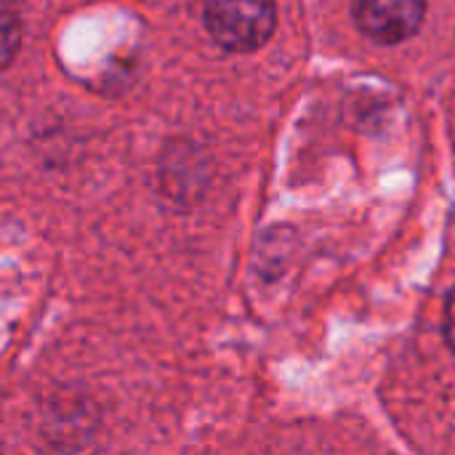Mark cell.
Here are the masks:
<instances>
[{"label":"cell","instance_id":"1","mask_svg":"<svg viewBox=\"0 0 455 455\" xmlns=\"http://www.w3.org/2000/svg\"><path fill=\"white\" fill-rule=\"evenodd\" d=\"M277 21L275 0H205V27L227 51L261 48Z\"/></svg>","mask_w":455,"mask_h":455},{"label":"cell","instance_id":"3","mask_svg":"<svg viewBox=\"0 0 455 455\" xmlns=\"http://www.w3.org/2000/svg\"><path fill=\"white\" fill-rule=\"evenodd\" d=\"M445 341L455 355V288L445 301Z\"/></svg>","mask_w":455,"mask_h":455},{"label":"cell","instance_id":"2","mask_svg":"<svg viewBox=\"0 0 455 455\" xmlns=\"http://www.w3.org/2000/svg\"><path fill=\"white\" fill-rule=\"evenodd\" d=\"M357 27L379 43H403L419 32L427 0H352Z\"/></svg>","mask_w":455,"mask_h":455}]
</instances>
